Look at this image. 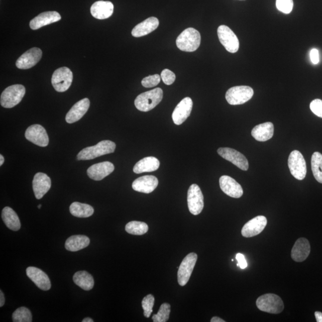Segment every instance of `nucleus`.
<instances>
[{"instance_id": "nucleus-32", "label": "nucleus", "mask_w": 322, "mask_h": 322, "mask_svg": "<svg viewBox=\"0 0 322 322\" xmlns=\"http://www.w3.org/2000/svg\"><path fill=\"white\" fill-rule=\"evenodd\" d=\"M70 212L72 216L79 218H87L93 214L94 209L88 204L75 202L69 207Z\"/></svg>"}, {"instance_id": "nucleus-38", "label": "nucleus", "mask_w": 322, "mask_h": 322, "mask_svg": "<svg viewBox=\"0 0 322 322\" xmlns=\"http://www.w3.org/2000/svg\"><path fill=\"white\" fill-rule=\"evenodd\" d=\"M276 6L280 12L289 14L294 7V2L293 0H276Z\"/></svg>"}, {"instance_id": "nucleus-44", "label": "nucleus", "mask_w": 322, "mask_h": 322, "mask_svg": "<svg viewBox=\"0 0 322 322\" xmlns=\"http://www.w3.org/2000/svg\"><path fill=\"white\" fill-rule=\"evenodd\" d=\"M315 319L317 322H322V313L320 311H315Z\"/></svg>"}, {"instance_id": "nucleus-8", "label": "nucleus", "mask_w": 322, "mask_h": 322, "mask_svg": "<svg viewBox=\"0 0 322 322\" xmlns=\"http://www.w3.org/2000/svg\"><path fill=\"white\" fill-rule=\"evenodd\" d=\"M73 74L71 69L67 67H62L54 72L52 78V84L55 90L62 92L68 90L72 84Z\"/></svg>"}, {"instance_id": "nucleus-34", "label": "nucleus", "mask_w": 322, "mask_h": 322, "mask_svg": "<svg viewBox=\"0 0 322 322\" xmlns=\"http://www.w3.org/2000/svg\"><path fill=\"white\" fill-rule=\"evenodd\" d=\"M149 227L144 222L133 221L127 223L126 231L133 235H143L148 232Z\"/></svg>"}, {"instance_id": "nucleus-12", "label": "nucleus", "mask_w": 322, "mask_h": 322, "mask_svg": "<svg viewBox=\"0 0 322 322\" xmlns=\"http://www.w3.org/2000/svg\"><path fill=\"white\" fill-rule=\"evenodd\" d=\"M25 138L34 144L46 147L49 143V138L45 129L39 124L29 127L25 132Z\"/></svg>"}, {"instance_id": "nucleus-41", "label": "nucleus", "mask_w": 322, "mask_h": 322, "mask_svg": "<svg viewBox=\"0 0 322 322\" xmlns=\"http://www.w3.org/2000/svg\"><path fill=\"white\" fill-rule=\"evenodd\" d=\"M310 110L312 113L315 116L322 119V100L320 99H314L312 101L310 104Z\"/></svg>"}, {"instance_id": "nucleus-1", "label": "nucleus", "mask_w": 322, "mask_h": 322, "mask_svg": "<svg viewBox=\"0 0 322 322\" xmlns=\"http://www.w3.org/2000/svg\"><path fill=\"white\" fill-rule=\"evenodd\" d=\"M116 149V143L110 140H103L96 145L82 149L79 152L77 159L79 161L91 160L101 156L112 154Z\"/></svg>"}, {"instance_id": "nucleus-37", "label": "nucleus", "mask_w": 322, "mask_h": 322, "mask_svg": "<svg viewBox=\"0 0 322 322\" xmlns=\"http://www.w3.org/2000/svg\"><path fill=\"white\" fill-rule=\"evenodd\" d=\"M155 303L154 296L151 294L146 295L144 298L143 299L142 305L143 310H144V315L146 318H149L153 311V307H154Z\"/></svg>"}, {"instance_id": "nucleus-4", "label": "nucleus", "mask_w": 322, "mask_h": 322, "mask_svg": "<svg viewBox=\"0 0 322 322\" xmlns=\"http://www.w3.org/2000/svg\"><path fill=\"white\" fill-rule=\"evenodd\" d=\"M257 307L260 310L270 314H279L284 309V304L280 296L273 294L261 295L257 299Z\"/></svg>"}, {"instance_id": "nucleus-45", "label": "nucleus", "mask_w": 322, "mask_h": 322, "mask_svg": "<svg viewBox=\"0 0 322 322\" xmlns=\"http://www.w3.org/2000/svg\"><path fill=\"white\" fill-rule=\"evenodd\" d=\"M5 302V298L4 294H3L2 291H0V307H3L4 305Z\"/></svg>"}, {"instance_id": "nucleus-6", "label": "nucleus", "mask_w": 322, "mask_h": 322, "mask_svg": "<svg viewBox=\"0 0 322 322\" xmlns=\"http://www.w3.org/2000/svg\"><path fill=\"white\" fill-rule=\"evenodd\" d=\"M253 95V89L249 86H236L226 92V99L231 105L242 104L250 100Z\"/></svg>"}, {"instance_id": "nucleus-33", "label": "nucleus", "mask_w": 322, "mask_h": 322, "mask_svg": "<svg viewBox=\"0 0 322 322\" xmlns=\"http://www.w3.org/2000/svg\"><path fill=\"white\" fill-rule=\"evenodd\" d=\"M311 164L315 179L322 184V154L318 152H314L311 157Z\"/></svg>"}, {"instance_id": "nucleus-48", "label": "nucleus", "mask_w": 322, "mask_h": 322, "mask_svg": "<svg viewBox=\"0 0 322 322\" xmlns=\"http://www.w3.org/2000/svg\"><path fill=\"white\" fill-rule=\"evenodd\" d=\"M0 159H1V160H0V165L2 166L5 162V158L2 155H0Z\"/></svg>"}, {"instance_id": "nucleus-47", "label": "nucleus", "mask_w": 322, "mask_h": 322, "mask_svg": "<svg viewBox=\"0 0 322 322\" xmlns=\"http://www.w3.org/2000/svg\"><path fill=\"white\" fill-rule=\"evenodd\" d=\"M82 322H93L94 320L91 318L87 317L82 320Z\"/></svg>"}, {"instance_id": "nucleus-40", "label": "nucleus", "mask_w": 322, "mask_h": 322, "mask_svg": "<svg viewBox=\"0 0 322 322\" xmlns=\"http://www.w3.org/2000/svg\"><path fill=\"white\" fill-rule=\"evenodd\" d=\"M161 77L166 85H171L175 80V75L173 72L168 69H165L162 71Z\"/></svg>"}, {"instance_id": "nucleus-17", "label": "nucleus", "mask_w": 322, "mask_h": 322, "mask_svg": "<svg viewBox=\"0 0 322 322\" xmlns=\"http://www.w3.org/2000/svg\"><path fill=\"white\" fill-rule=\"evenodd\" d=\"M220 186L223 192L227 195L240 198L244 194L243 189L237 181L228 175H223L219 180Z\"/></svg>"}, {"instance_id": "nucleus-39", "label": "nucleus", "mask_w": 322, "mask_h": 322, "mask_svg": "<svg viewBox=\"0 0 322 322\" xmlns=\"http://www.w3.org/2000/svg\"><path fill=\"white\" fill-rule=\"evenodd\" d=\"M161 81V76L158 74L150 75L143 79L142 84L146 88H151L158 85Z\"/></svg>"}, {"instance_id": "nucleus-21", "label": "nucleus", "mask_w": 322, "mask_h": 322, "mask_svg": "<svg viewBox=\"0 0 322 322\" xmlns=\"http://www.w3.org/2000/svg\"><path fill=\"white\" fill-rule=\"evenodd\" d=\"M158 185V180L157 177L154 175H145L134 181L132 187L137 192L148 194L154 191Z\"/></svg>"}, {"instance_id": "nucleus-28", "label": "nucleus", "mask_w": 322, "mask_h": 322, "mask_svg": "<svg viewBox=\"0 0 322 322\" xmlns=\"http://www.w3.org/2000/svg\"><path fill=\"white\" fill-rule=\"evenodd\" d=\"M159 166H160V162L157 158L146 157L141 159L135 165L133 171L136 174L153 172L157 170Z\"/></svg>"}, {"instance_id": "nucleus-5", "label": "nucleus", "mask_w": 322, "mask_h": 322, "mask_svg": "<svg viewBox=\"0 0 322 322\" xmlns=\"http://www.w3.org/2000/svg\"><path fill=\"white\" fill-rule=\"evenodd\" d=\"M26 92L24 85L15 84L10 86L3 91L1 95V105L5 108H12L22 101Z\"/></svg>"}, {"instance_id": "nucleus-20", "label": "nucleus", "mask_w": 322, "mask_h": 322, "mask_svg": "<svg viewBox=\"0 0 322 322\" xmlns=\"http://www.w3.org/2000/svg\"><path fill=\"white\" fill-rule=\"evenodd\" d=\"M52 181L50 178L46 174L38 173L34 177L33 188L35 196L40 199L45 195L51 187Z\"/></svg>"}, {"instance_id": "nucleus-27", "label": "nucleus", "mask_w": 322, "mask_h": 322, "mask_svg": "<svg viewBox=\"0 0 322 322\" xmlns=\"http://www.w3.org/2000/svg\"><path fill=\"white\" fill-rule=\"evenodd\" d=\"M251 135L258 142H266L272 138L274 135L273 123L267 122L259 124L252 130Z\"/></svg>"}, {"instance_id": "nucleus-22", "label": "nucleus", "mask_w": 322, "mask_h": 322, "mask_svg": "<svg viewBox=\"0 0 322 322\" xmlns=\"http://www.w3.org/2000/svg\"><path fill=\"white\" fill-rule=\"evenodd\" d=\"M90 102L88 98H85L79 100L73 106L66 114V121L69 124L77 122L87 113L90 107Z\"/></svg>"}, {"instance_id": "nucleus-25", "label": "nucleus", "mask_w": 322, "mask_h": 322, "mask_svg": "<svg viewBox=\"0 0 322 322\" xmlns=\"http://www.w3.org/2000/svg\"><path fill=\"white\" fill-rule=\"evenodd\" d=\"M114 8V5L111 2L98 1L91 6L90 11L92 17L102 20L113 15Z\"/></svg>"}, {"instance_id": "nucleus-2", "label": "nucleus", "mask_w": 322, "mask_h": 322, "mask_svg": "<svg viewBox=\"0 0 322 322\" xmlns=\"http://www.w3.org/2000/svg\"><path fill=\"white\" fill-rule=\"evenodd\" d=\"M201 37L199 31L193 28L186 29L178 36L176 45L178 49L183 52H193L198 49Z\"/></svg>"}, {"instance_id": "nucleus-23", "label": "nucleus", "mask_w": 322, "mask_h": 322, "mask_svg": "<svg viewBox=\"0 0 322 322\" xmlns=\"http://www.w3.org/2000/svg\"><path fill=\"white\" fill-rule=\"evenodd\" d=\"M61 19V16L55 11L46 12L38 15L30 22V27L33 30L55 23Z\"/></svg>"}, {"instance_id": "nucleus-43", "label": "nucleus", "mask_w": 322, "mask_h": 322, "mask_svg": "<svg viewBox=\"0 0 322 322\" xmlns=\"http://www.w3.org/2000/svg\"><path fill=\"white\" fill-rule=\"evenodd\" d=\"M310 57L311 61L313 64L317 65L319 63V52L317 49H313L310 51Z\"/></svg>"}, {"instance_id": "nucleus-3", "label": "nucleus", "mask_w": 322, "mask_h": 322, "mask_svg": "<svg viewBox=\"0 0 322 322\" xmlns=\"http://www.w3.org/2000/svg\"><path fill=\"white\" fill-rule=\"evenodd\" d=\"M163 98V91L160 88H157L140 94L135 101L137 109L142 112L152 110L160 103Z\"/></svg>"}, {"instance_id": "nucleus-10", "label": "nucleus", "mask_w": 322, "mask_h": 322, "mask_svg": "<svg viewBox=\"0 0 322 322\" xmlns=\"http://www.w3.org/2000/svg\"><path fill=\"white\" fill-rule=\"evenodd\" d=\"M197 260L196 253H190L184 257L177 273L178 283L181 286L186 285L190 279Z\"/></svg>"}, {"instance_id": "nucleus-18", "label": "nucleus", "mask_w": 322, "mask_h": 322, "mask_svg": "<svg viewBox=\"0 0 322 322\" xmlns=\"http://www.w3.org/2000/svg\"><path fill=\"white\" fill-rule=\"evenodd\" d=\"M29 278L43 291H48L51 288V282L49 276L45 272L35 267H29L27 269Z\"/></svg>"}, {"instance_id": "nucleus-13", "label": "nucleus", "mask_w": 322, "mask_h": 322, "mask_svg": "<svg viewBox=\"0 0 322 322\" xmlns=\"http://www.w3.org/2000/svg\"><path fill=\"white\" fill-rule=\"evenodd\" d=\"M218 152L223 158L232 162L241 170L243 171L248 170L249 164L247 159L240 152L232 148H221L218 149Z\"/></svg>"}, {"instance_id": "nucleus-24", "label": "nucleus", "mask_w": 322, "mask_h": 322, "mask_svg": "<svg viewBox=\"0 0 322 322\" xmlns=\"http://www.w3.org/2000/svg\"><path fill=\"white\" fill-rule=\"evenodd\" d=\"M310 244L307 239L301 238L295 242L291 251V257L296 262H302L310 253Z\"/></svg>"}, {"instance_id": "nucleus-30", "label": "nucleus", "mask_w": 322, "mask_h": 322, "mask_svg": "<svg viewBox=\"0 0 322 322\" xmlns=\"http://www.w3.org/2000/svg\"><path fill=\"white\" fill-rule=\"evenodd\" d=\"M90 242V239L85 235L72 236L66 240L65 248L68 251L76 252L87 247Z\"/></svg>"}, {"instance_id": "nucleus-29", "label": "nucleus", "mask_w": 322, "mask_h": 322, "mask_svg": "<svg viewBox=\"0 0 322 322\" xmlns=\"http://www.w3.org/2000/svg\"><path fill=\"white\" fill-rule=\"evenodd\" d=\"M2 219L7 227L12 231H18L21 229V222L14 209L6 206L2 211Z\"/></svg>"}, {"instance_id": "nucleus-19", "label": "nucleus", "mask_w": 322, "mask_h": 322, "mask_svg": "<svg viewBox=\"0 0 322 322\" xmlns=\"http://www.w3.org/2000/svg\"><path fill=\"white\" fill-rule=\"evenodd\" d=\"M115 170L113 163L106 161L91 166L87 170V174L91 179L100 181L111 174Z\"/></svg>"}, {"instance_id": "nucleus-9", "label": "nucleus", "mask_w": 322, "mask_h": 322, "mask_svg": "<svg viewBox=\"0 0 322 322\" xmlns=\"http://www.w3.org/2000/svg\"><path fill=\"white\" fill-rule=\"evenodd\" d=\"M218 37L220 41L228 52L237 53L240 49V41L230 28L221 25L218 28Z\"/></svg>"}, {"instance_id": "nucleus-16", "label": "nucleus", "mask_w": 322, "mask_h": 322, "mask_svg": "<svg viewBox=\"0 0 322 322\" xmlns=\"http://www.w3.org/2000/svg\"><path fill=\"white\" fill-rule=\"evenodd\" d=\"M193 108V101L190 97H185L175 107L172 114L173 122L180 126L190 116Z\"/></svg>"}, {"instance_id": "nucleus-15", "label": "nucleus", "mask_w": 322, "mask_h": 322, "mask_svg": "<svg viewBox=\"0 0 322 322\" xmlns=\"http://www.w3.org/2000/svg\"><path fill=\"white\" fill-rule=\"evenodd\" d=\"M267 224V220L263 216H257L244 226L242 235L245 238H252L259 235L264 231Z\"/></svg>"}, {"instance_id": "nucleus-26", "label": "nucleus", "mask_w": 322, "mask_h": 322, "mask_svg": "<svg viewBox=\"0 0 322 322\" xmlns=\"http://www.w3.org/2000/svg\"><path fill=\"white\" fill-rule=\"evenodd\" d=\"M159 24V22L157 18H149L133 28L132 31V36L135 37L145 36L157 29Z\"/></svg>"}, {"instance_id": "nucleus-49", "label": "nucleus", "mask_w": 322, "mask_h": 322, "mask_svg": "<svg viewBox=\"0 0 322 322\" xmlns=\"http://www.w3.org/2000/svg\"><path fill=\"white\" fill-rule=\"evenodd\" d=\"M38 208H39V209H40V208H41V204H40V205H38Z\"/></svg>"}, {"instance_id": "nucleus-14", "label": "nucleus", "mask_w": 322, "mask_h": 322, "mask_svg": "<svg viewBox=\"0 0 322 322\" xmlns=\"http://www.w3.org/2000/svg\"><path fill=\"white\" fill-rule=\"evenodd\" d=\"M42 55V50L39 48H32L19 57L16 63V66L20 69H30L39 62Z\"/></svg>"}, {"instance_id": "nucleus-7", "label": "nucleus", "mask_w": 322, "mask_h": 322, "mask_svg": "<svg viewBox=\"0 0 322 322\" xmlns=\"http://www.w3.org/2000/svg\"><path fill=\"white\" fill-rule=\"evenodd\" d=\"M288 167L296 179L302 180L307 174V166L303 157L298 151H292L288 158Z\"/></svg>"}, {"instance_id": "nucleus-46", "label": "nucleus", "mask_w": 322, "mask_h": 322, "mask_svg": "<svg viewBox=\"0 0 322 322\" xmlns=\"http://www.w3.org/2000/svg\"><path fill=\"white\" fill-rule=\"evenodd\" d=\"M211 322H225L226 321L219 317H213L211 318Z\"/></svg>"}, {"instance_id": "nucleus-11", "label": "nucleus", "mask_w": 322, "mask_h": 322, "mask_svg": "<svg viewBox=\"0 0 322 322\" xmlns=\"http://www.w3.org/2000/svg\"><path fill=\"white\" fill-rule=\"evenodd\" d=\"M187 203L189 211L194 216L199 215L204 206L203 195L198 185H191L187 192Z\"/></svg>"}, {"instance_id": "nucleus-31", "label": "nucleus", "mask_w": 322, "mask_h": 322, "mask_svg": "<svg viewBox=\"0 0 322 322\" xmlns=\"http://www.w3.org/2000/svg\"><path fill=\"white\" fill-rule=\"evenodd\" d=\"M73 280L76 285L85 291H90L94 285L93 277L85 271L76 272L73 277Z\"/></svg>"}, {"instance_id": "nucleus-35", "label": "nucleus", "mask_w": 322, "mask_h": 322, "mask_svg": "<svg viewBox=\"0 0 322 322\" xmlns=\"http://www.w3.org/2000/svg\"><path fill=\"white\" fill-rule=\"evenodd\" d=\"M13 321L31 322L33 321L31 312L27 307H22L15 310L12 315Z\"/></svg>"}, {"instance_id": "nucleus-36", "label": "nucleus", "mask_w": 322, "mask_h": 322, "mask_svg": "<svg viewBox=\"0 0 322 322\" xmlns=\"http://www.w3.org/2000/svg\"><path fill=\"white\" fill-rule=\"evenodd\" d=\"M171 305L168 303H164L161 305L157 313L153 315L152 318L154 322H166L170 317Z\"/></svg>"}, {"instance_id": "nucleus-42", "label": "nucleus", "mask_w": 322, "mask_h": 322, "mask_svg": "<svg viewBox=\"0 0 322 322\" xmlns=\"http://www.w3.org/2000/svg\"><path fill=\"white\" fill-rule=\"evenodd\" d=\"M236 258L238 261V263L239 264V267L241 268L242 269H245V268H247L248 266V263L244 255L238 253L237 256H236Z\"/></svg>"}]
</instances>
